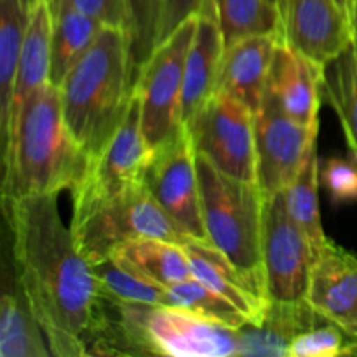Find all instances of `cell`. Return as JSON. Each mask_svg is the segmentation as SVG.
Segmentation results:
<instances>
[{
    "label": "cell",
    "mask_w": 357,
    "mask_h": 357,
    "mask_svg": "<svg viewBox=\"0 0 357 357\" xmlns=\"http://www.w3.org/2000/svg\"><path fill=\"white\" fill-rule=\"evenodd\" d=\"M279 44V35H251L225 45L215 91H225L257 112Z\"/></svg>",
    "instance_id": "cell-16"
},
{
    "label": "cell",
    "mask_w": 357,
    "mask_h": 357,
    "mask_svg": "<svg viewBox=\"0 0 357 357\" xmlns=\"http://www.w3.org/2000/svg\"><path fill=\"white\" fill-rule=\"evenodd\" d=\"M319 155H317V143L310 149L302 169L298 171L291 183L286 187L284 199L286 208L293 222L302 229V232L309 237L314 250L319 251L326 243L328 236L323 230L319 215Z\"/></svg>",
    "instance_id": "cell-25"
},
{
    "label": "cell",
    "mask_w": 357,
    "mask_h": 357,
    "mask_svg": "<svg viewBox=\"0 0 357 357\" xmlns=\"http://www.w3.org/2000/svg\"><path fill=\"white\" fill-rule=\"evenodd\" d=\"M72 7L94 17L105 26L128 30V3L126 0H72Z\"/></svg>",
    "instance_id": "cell-33"
},
{
    "label": "cell",
    "mask_w": 357,
    "mask_h": 357,
    "mask_svg": "<svg viewBox=\"0 0 357 357\" xmlns=\"http://www.w3.org/2000/svg\"><path fill=\"white\" fill-rule=\"evenodd\" d=\"M166 305L188 309L199 316L208 317V319L225 324L237 331L243 330L248 324V319L241 310H237L229 300L211 291L208 286L199 282L195 278L167 288Z\"/></svg>",
    "instance_id": "cell-28"
},
{
    "label": "cell",
    "mask_w": 357,
    "mask_h": 357,
    "mask_svg": "<svg viewBox=\"0 0 357 357\" xmlns=\"http://www.w3.org/2000/svg\"><path fill=\"white\" fill-rule=\"evenodd\" d=\"M197 16L185 21L160 42L138 70L135 91L142 107V128L153 150L183 128L185 65L194 38Z\"/></svg>",
    "instance_id": "cell-7"
},
{
    "label": "cell",
    "mask_w": 357,
    "mask_h": 357,
    "mask_svg": "<svg viewBox=\"0 0 357 357\" xmlns=\"http://www.w3.org/2000/svg\"><path fill=\"white\" fill-rule=\"evenodd\" d=\"M206 2L208 0H160L159 44L174 33L185 21L197 16L204 9Z\"/></svg>",
    "instance_id": "cell-32"
},
{
    "label": "cell",
    "mask_w": 357,
    "mask_h": 357,
    "mask_svg": "<svg viewBox=\"0 0 357 357\" xmlns=\"http://www.w3.org/2000/svg\"><path fill=\"white\" fill-rule=\"evenodd\" d=\"M45 2H47L49 9H51L52 20H56V17H58L59 14L66 9V7H70L72 0H45Z\"/></svg>",
    "instance_id": "cell-34"
},
{
    "label": "cell",
    "mask_w": 357,
    "mask_h": 357,
    "mask_svg": "<svg viewBox=\"0 0 357 357\" xmlns=\"http://www.w3.org/2000/svg\"><path fill=\"white\" fill-rule=\"evenodd\" d=\"M14 271V268H13ZM52 356L44 330L17 281L3 268V291L0 300V357Z\"/></svg>",
    "instance_id": "cell-20"
},
{
    "label": "cell",
    "mask_w": 357,
    "mask_h": 357,
    "mask_svg": "<svg viewBox=\"0 0 357 357\" xmlns=\"http://www.w3.org/2000/svg\"><path fill=\"white\" fill-rule=\"evenodd\" d=\"M356 26H357V17H356Z\"/></svg>",
    "instance_id": "cell-38"
},
{
    "label": "cell",
    "mask_w": 357,
    "mask_h": 357,
    "mask_svg": "<svg viewBox=\"0 0 357 357\" xmlns=\"http://www.w3.org/2000/svg\"><path fill=\"white\" fill-rule=\"evenodd\" d=\"M321 93L337 112L352 159L357 162V30L352 44L323 66Z\"/></svg>",
    "instance_id": "cell-22"
},
{
    "label": "cell",
    "mask_w": 357,
    "mask_h": 357,
    "mask_svg": "<svg viewBox=\"0 0 357 357\" xmlns=\"http://www.w3.org/2000/svg\"><path fill=\"white\" fill-rule=\"evenodd\" d=\"M317 132L319 126L296 121L265 89L255 119L258 185L265 195L286 190L317 143Z\"/></svg>",
    "instance_id": "cell-12"
},
{
    "label": "cell",
    "mask_w": 357,
    "mask_h": 357,
    "mask_svg": "<svg viewBox=\"0 0 357 357\" xmlns=\"http://www.w3.org/2000/svg\"><path fill=\"white\" fill-rule=\"evenodd\" d=\"M2 199L72 190L87 159L63 117L59 89L52 82L33 91L2 145Z\"/></svg>",
    "instance_id": "cell-3"
},
{
    "label": "cell",
    "mask_w": 357,
    "mask_h": 357,
    "mask_svg": "<svg viewBox=\"0 0 357 357\" xmlns=\"http://www.w3.org/2000/svg\"><path fill=\"white\" fill-rule=\"evenodd\" d=\"M30 10L21 0H0V138L9 122L14 82Z\"/></svg>",
    "instance_id": "cell-23"
},
{
    "label": "cell",
    "mask_w": 357,
    "mask_h": 357,
    "mask_svg": "<svg viewBox=\"0 0 357 357\" xmlns=\"http://www.w3.org/2000/svg\"><path fill=\"white\" fill-rule=\"evenodd\" d=\"M155 150L146 142L142 128V107L132 91L126 117L110 142L87 162L82 176L72 188L73 213L124 194L143 183Z\"/></svg>",
    "instance_id": "cell-9"
},
{
    "label": "cell",
    "mask_w": 357,
    "mask_h": 357,
    "mask_svg": "<svg viewBox=\"0 0 357 357\" xmlns=\"http://www.w3.org/2000/svg\"><path fill=\"white\" fill-rule=\"evenodd\" d=\"M347 335L330 321H323L319 326L302 331L291 340L288 347L289 357H335L347 356Z\"/></svg>",
    "instance_id": "cell-30"
},
{
    "label": "cell",
    "mask_w": 357,
    "mask_h": 357,
    "mask_svg": "<svg viewBox=\"0 0 357 357\" xmlns=\"http://www.w3.org/2000/svg\"><path fill=\"white\" fill-rule=\"evenodd\" d=\"M347 354H357V340H351V345H349Z\"/></svg>",
    "instance_id": "cell-36"
},
{
    "label": "cell",
    "mask_w": 357,
    "mask_h": 357,
    "mask_svg": "<svg viewBox=\"0 0 357 357\" xmlns=\"http://www.w3.org/2000/svg\"><path fill=\"white\" fill-rule=\"evenodd\" d=\"M135 356H241V335L222 323L173 305L119 303Z\"/></svg>",
    "instance_id": "cell-5"
},
{
    "label": "cell",
    "mask_w": 357,
    "mask_h": 357,
    "mask_svg": "<svg viewBox=\"0 0 357 357\" xmlns=\"http://www.w3.org/2000/svg\"><path fill=\"white\" fill-rule=\"evenodd\" d=\"M281 42L324 66L356 37V24L337 0H279Z\"/></svg>",
    "instance_id": "cell-13"
},
{
    "label": "cell",
    "mask_w": 357,
    "mask_h": 357,
    "mask_svg": "<svg viewBox=\"0 0 357 357\" xmlns=\"http://www.w3.org/2000/svg\"><path fill=\"white\" fill-rule=\"evenodd\" d=\"M323 66L281 42L268 75L267 91L296 121L319 126Z\"/></svg>",
    "instance_id": "cell-17"
},
{
    "label": "cell",
    "mask_w": 357,
    "mask_h": 357,
    "mask_svg": "<svg viewBox=\"0 0 357 357\" xmlns=\"http://www.w3.org/2000/svg\"><path fill=\"white\" fill-rule=\"evenodd\" d=\"M261 255L271 302L282 305L305 303L317 251L289 216L284 190L265 195Z\"/></svg>",
    "instance_id": "cell-10"
},
{
    "label": "cell",
    "mask_w": 357,
    "mask_h": 357,
    "mask_svg": "<svg viewBox=\"0 0 357 357\" xmlns=\"http://www.w3.org/2000/svg\"><path fill=\"white\" fill-rule=\"evenodd\" d=\"M110 257L136 275L160 288H171L192 278L185 246L171 241L138 237L119 244Z\"/></svg>",
    "instance_id": "cell-21"
},
{
    "label": "cell",
    "mask_w": 357,
    "mask_h": 357,
    "mask_svg": "<svg viewBox=\"0 0 357 357\" xmlns=\"http://www.w3.org/2000/svg\"><path fill=\"white\" fill-rule=\"evenodd\" d=\"M143 183L188 237L208 241L202 218L197 153L187 126L157 146Z\"/></svg>",
    "instance_id": "cell-11"
},
{
    "label": "cell",
    "mask_w": 357,
    "mask_h": 357,
    "mask_svg": "<svg viewBox=\"0 0 357 357\" xmlns=\"http://www.w3.org/2000/svg\"><path fill=\"white\" fill-rule=\"evenodd\" d=\"M225 45L251 35H279V0H213ZM281 38V37H279Z\"/></svg>",
    "instance_id": "cell-26"
},
{
    "label": "cell",
    "mask_w": 357,
    "mask_h": 357,
    "mask_svg": "<svg viewBox=\"0 0 357 357\" xmlns=\"http://www.w3.org/2000/svg\"><path fill=\"white\" fill-rule=\"evenodd\" d=\"M338 3H340L342 7H344L345 10H347V14L351 16V20L354 21L356 24V17H357V0H337Z\"/></svg>",
    "instance_id": "cell-35"
},
{
    "label": "cell",
    "mask_w": 357,
    "mask_h": 357,
    "mask_svg": "<svg viewBox=\"0 0 357 357\" xmlns=\"http://www.w3.org/2000/svg\"><path fill=\"white\" fill-rule=\"evenodd\" d=\"M135 82L128 30L103 26L58 86L66 128L87 162L105 149L124 121Z\"/></svg>",
    "instance_id": "cell-2"
},
{
    "label": "cell",
    "mask_w": 357,
    "mask_h": 357,
    "mask_svg": "<svg viewBox=\"0 0 357 357\" xmlns=\"http://www.w3.org/2000/svg\"><path fill=\"white\" fill-rule=\"evenodd\" d=\"M128 3V33L135 72L150 58L159 44L160 0H126Z\"/></svg>",
    "instance_id": "cell-29"
},
{
    "label": "cell",
    "mask_w": 357,
    "mask_h": 357,
    "mask_svg": "<svg viewBox=\"0 0 357 357\" xmlns=\"http://www.w3.org/2000/svg\"><path fill=\"white\" fill-rule=\"evenodd\" d=\"M103 26V23L72 6L56 17L51 40V82L56 87L86 54Z\"/></svg>",
    "instance_id": "cell-24"
},
{
    "label": "cell",
    "mask_w": 357,
    "mask_h": 357,
    "mask_svg": "<svg viewBox=\"0 0 357 357\" xmlns=\"http://www.w3.org/2000/svg\"><path fill=\"white\" fill-rule=\"evenodd\" d=\"M307 303L317 316L357 340V255L330 237L314 258Z\"/></svg>",
    "instance_id": "cell-14"
},
{
    "label": "cell",
    "mask_w": 357,
    "mask_h": 357,
    "mask_svg": "<svg viewBox=\"0 0 357 357\" xmlns=\"http://www.w3.org/2000/svg\"><path fill=\"white\" fill-rule=\"evenodd\" d=\"M52 26H54V20H52L47 2L37 0V3L30 9V20H28L16 82H14L9 122H7L6 135L2 138V145L9 135L10 126L14 124L28 98L33 94L35 89L51 82Z\"/></svg>",
    "instance_id": "cell-19"
},
{
    "label": "cell",
    "mask_w": 357,
    "mask_h": 357,
    "mask_svg": "<svg viewBox=\"0 0 357 357\" xmlns=\"http://www.w3.org/2000/svg\"><path fill=\"white\" fill-rule=\"evenodd\" d=\"M223 52H225V38L216 17L215 3L213 0H208L204 9L197 14V26L185 65L183 101H181L183 124H187L206 103V100L215 93Z\"/></svg>",
    "instance_id": "cell-18"
},
{
    "label": "cell",
    "mask_w": 357,
    "mask_h": 357,
    "mask_svg": "<svg viewBox=\"0 0 357 357\" xmlns=\"http://www.w3.org/2000/svg\"><path fill=\"white\" fill-rule=\"evenodd\" d=\"M197 173L208 241L267 288L261 255L265 192L257 181L229 176L199 153Z\"/></svg>",
    "instance_id": "cell-4"
},
{
    "label": "cell",
    "mask_w": 357,
    "mask_h": 357,
    "mask_svg": "<svg viewBox=\"0 0 357 357\" xmlns=\"http://www.w3.org/2000/svg\"><path fill=\"white\" fill-rule=\"evenodd\" d=\"M100 295L119 303L166 305L167 288L152 284L119 264L114 257L93 264Z\"/></svg>",
    "instance_id": "cell-27"
},
{
    "label": "cell",
    "mask_w": 357,
    "mask_h": 357,
    "mask_svg": "<svg viewBox=\"0 0 357 357\" xmlns=\"http://www.w3.org/2000/svg\"><path fill=\"white\" fill-rule=\"evenodd\" d=\"M319 180L333 204L357 197V162L344 157H330L319 167Z\"/></svg>",
    "instance_id": "cell-31"
},
{
    "label": "cell",
    "mask_w": 357,
    "mask_h": 357,
    "mask_svg": "<svg viewBox=\"0 0 357 357\" xmlns=\"http://www.w3.org/2000/svg\"><path fill=\"white\" fill-rule=\"evenodd\" d=\"M21 2H23V3H24V7H26V9L30 10L31 7H33L35 3H37V0H21Z\"/></svg>",
    "instance_id": "cell-37"
},
{
    "label": "cell",
    "mask_w": 357,
    "mask_h": 357,
    "mask_svg": "<svg viewBox=\"0 0 357 357\" xmlns=\"http://www.w3.org/2000/svg\"><path fill=\"white\" fill-rule=\"evenodd\" d=\"M72 232L91 265L110 257L119 244L138 237H153L178 244L190 239L145 183L84 211L73 213Z\"/></svg>",
    "instance_id": "cell-6"
},
{
    "label": "cell",
    "mask_w": 357,
    "mask_h": 357,
    "mask_svg": "<svg viewBox=\"0 0 357 357\" xmlns=\"http://www.w3.org/2000/svg\"><path fill=\"white\" fill-rule=\"evenodd\" d=\"M183 246L190 261L192 278L229 300L237 310L243 312L248 324L260 326L272 305L267 288L237 268L209 241L190 237Z\"/></svg>",
    "instance_id": "cell-15"
},
{
    "label": "cell",
    "mask_w": 357,
    "mask_h": 357,
    "mask_svg": "<svg viewBox=\"0 0 357 357\" xmlns=\"http://www.w3.org/2000/svg\"><path fill=\"white\" fill-rule=\"evenodd\" d=\"M257 112L225 91H215L187 122L195 153L229 176L257 181Z\"/></svg>",
    "instance_id": "cell-8"
},
{
    "label": "cell",
    "mask_w": 357,
    "mask_h": 357,
    "mask_svg": "<svg viewBox=\"0 0 357 357\" xmlns=\"http://www.w3.org/2000/svg\"><path fill=\"white\" fill-rule=\"evenodd\" d=\"M13 268L44 330L51 354L87 356L100 303L93 265L59 215L58 194L2 199Z\"/></svg>",
    "instance_id": "cell-1"
}]
</instances>
